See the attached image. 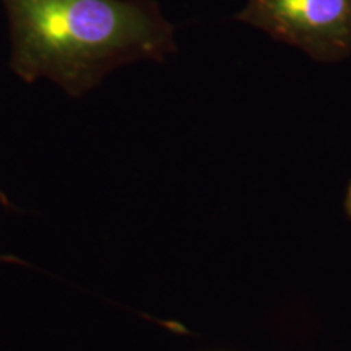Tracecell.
<instances>
[{"mask_svg": "<svg viewBox=\"0 0 351 351\" xmlns=\"http://www.w3.org/2000/svg\"><path fill=\"white\" fill-rule=\"evenodd\" d=\"M345 208L348 215L351 217V182H350V187H348V192H346V200H345Z\"/></svg>", "mask_w": 351, "mask_h": 351, "instance_id": "obj_3", "label": "cell"}, {"mask_svg": "<svg viewBox=\"0 0 351 351\" xmlns=\"http://www.w3.org/2000/svg\"><path fill=\"white\" fill-rule=\"evenodd\" d=\"M0 195H3L2 192H0ZM0 261L2 262H15V263H23V261H20L19 257L15 256H0Z\"/></svg>", "mask_w": 351, "mask_h": 351, "instance_id": "obj_4", "label": "cell"}, {"mask_svg": "<svg viewBox=\"0 0 351 351\" xmlns=\"http://www.w3.org/2000/svg\"><path fill=\"white\" fill-rule=\"evenodd\" d=\"M234 20L263 29L319 62L351 56V0H247Z\"/></svg>", "mask_w": 351, "mask_h": 351, "instance_id": "obj_2", "label": "cell"}, {"mask_svg": "<svg viewBox=\"0 0 351 351\" xmlns=\"http://www.w3.org/2000/svg\"><path fill=\"white\" fill-rule=\"evenodd\" d=\"M10 69L26 83L49 78L80 98L121 65L174 54V26L155 0H2Z\"/></svg>", "mask_w": 351, "mask_h": 351, "instance_id": "obj_1", "label": "cell"}]
</instances>
